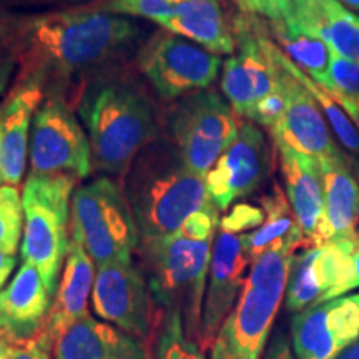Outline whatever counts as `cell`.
<instances>
[{"mask_svg": "<svg viewBox=\"0 0 359 359\" xmlns=\"http://www.w3.org/2000/svg\"><path fill=\"white\" fill-rule=\"evenodd\" d=\"M19 70L12 85L79 107L93 83L115 77L142 48V27L95 6L7 17Z\"/></svg>", "mask_w": 359, "mask_h": 359, "instance_id": "obj_1", "label": "cell"}, {"mask_svg": "<svg viewBox=\"0 0 359 359\" xmlns=\"http://www.w3.org/2000/svg\"><path fill=\"white\" fill-rule=\"evenodd\" d=\"M212 240L180 228L173 235L138 243L142 273L155 304L163 314H177L185 334L198 344Z\"/></svg>", "mask_w": 359, "mask_h": 359, "instance_id": "obj_4", "label": "cell"}, {"mask_svg": "<svg viewBox=\"0 0 359 359\" xmlns=\"http://www.w3.org/2000/svg\"><path fill=\"white\" fill-rule=\"evenodd\" d=\"M95 275V263L83 246L70 240L62 280L53 294L42 333L35 338L45 349L52 351L53 343L62 331L72 323L88 316V296L93 291Z\"/></svg>", "mask_w": 359, "mask_h": 359, "instance_id": "obj_19", "label": "cell"}, {"mask_svg": "<svg viewBox=\"0 0 359 359\" xmlns=\"http://www.w3.org/2000/svg\"><path fill=\"white\" fill-rule=\"evenodd\" d=\"M148 344L120 327L85 316L53 343V359H148Z\"/></svg>", "mask_w": 359, "mask_h": 359, "instance_id": "obj_21", "label": "cell"}, {"mask_svg": "<svg viewBox=\"0 0 359 359\" xmlns=\"http://www.w3.org/2000/svg\"><path fill=\"white\" fill-rule=\"evenodd\" d=\"M302 240H286L251 263L240 298L224 320L210 359H262L273 323L286 293L291 259Z\"/></svg>", "mask_w": 359, "mask_h": 359, "instance_id": "obj_5", "label": "cell"}, {"mask_svg": "<svg viewBox=\"0 0 359 359\" xmlns=\"http://www.w3.org/2000/svg\"><path fill=\"white\" fill-rule=\"evenodd\" d=\"M353 290H356L359 288V238L353 251Z\"/></svg>", "mask_w": 359, "mask_h": 359, "instance_id": "obj_42", "label": "cell"}, {"mask_svg": "<svg viewBox=\"0 0 359 359\" xmlns=\"http://www.w3.org/2000/svg\"><path fill=\"white\" fill-rule=\"evenodd\" d=\"M155 359H206L198 343L185 334L182 320L177 314H163L158 327Z\"/></svg>", "mask_w": 359, "mask_h": 359, "instance_id": "obj_30", "label": "cell"}, {"mask_svg": "<svg viewBox=\"0 0 359 359\" xmlns=\"http://www.w3.org/2000/svg\"><path fill=\"white\" fill-rule=\"evenodd\" d=\"M125 195L140 241L177 233L191 215L217 208L205 177L191 172L167 138H155L138 154L125 177Z\"/></svg>", "mask_w": 359, "mask_h": 359, "instance_id": "obj_2", "label": "cell"}, {"mask_svg": "<svg viewBox=\"0 0 359 359\" xmlns=\"http://www.w3.org/2000/svg\"><path fill=\"white\" fill-rule=\"evenodd\" d=\"M318 250L320 246L303 248L299 253H294L291 259L285 293L286 309L291 313H299L313 304L321 303L323 290L316 273Z\"/></svg>", "mask_w": 359, "mask_h": 359, "instance_id": "obj_28", "label": "cell"}, {"mask_svg": "<svg viewBox=\"0 0 359 359\" xmlns=\"http://www.w3.org/2000/svg\"><path fill=\"white\" fill-rule=\"evenodd\" d=\"M269 32L280 43L283 53L299 70L304 72L316 83H320L323 88L331 87L330 47L325 40L303 29L293 19L269 22Z\"/></svg>", "mask_w": 359, "mask_h": 359, "instance_id": "obj_25", "label": "cell"}, {"mask_svg": "<svg viewBox=\"0 0 359 359\" xmlns=\"http://www.w3.org/2000/svg\"><path fill=\"white\" fill-rule=\"evenodd\" d=\"M95 7L115 15L142 17L161 27L173 13L175 4L168 0H102Z\"/></svg>", "mask_w": 359, "mask_h": 359, "instance_id": "obj_32", "label": "cell"}, {"mask_svg": "<svg viewBox=\"0 0 359 359\" xmlns=\"http://www.w3.org/2000/svg\"><path fill=\"white\" fill-rule=\"evenodd\" d=\"M275 55L281 67V82L286 92L285 114L275 127L269 128L275 145L293 148L294 151L316 160L343 154L333 142L326 118L318 109L316 100L288 70L285 64V53L278 48V45Z\"/></svg>", "mask_w": 359, "mask_h": 359, "instance_id": "obj_16", "label": "cell"}, {"mask_svg": "<svg viewBox=\"0 0 359 359\" xmlns=\"http://www.w3.org/2000/svg\"><path fill=\"white\" fill-rule=\"evenodd\" d=\"M102 0H0V6L8 8H24V11H64V8H77L97 6Z\"/></svg>", "mask_w": 359, "mask_h": 359, "instance_id": "obj_37", "label": "cell"}, {"mask_svg": "<svg viewBox=\"0 0 359 359\" xmlns=\"http://www.w3.org/2000/svg\"><path fill=\"white\" fill-rule=\"evenodd\" d=\"M356 170H358V175H359V163L356 165Z\"/></svg>", "mask_w": 359, "mask_h": 359, "instance_id": "obj_49", "label": "cell"}, {"mask_svg": "<svg viewBox=\"0 0 359 359\" xmlns=\"http://www.w3.org/2000/svg\"><path fill=\"white\" fill-rule=\"evenodd\" d=\"M70 240L82 245L97 268L132 263L140 233L123 187L100 177L77 188L70 203Z\"/></svg>", "mask_w": 359, "mask_h": 359, "instance_id": "obj_7", "label": "cell"}, {"mask_svg": "<svg viewBox=\"0 0 359 359\" xmlns=\"http://www.w3.org/2000/svg\"><path fill=\"white\" fill-rule=\"evenodd\" d=\"M4 183V175H2V161H0V187H2Z\"/></svg>", "mask_w": 359, "mask_h": 359, "instance_id": "obj_46", "label": "cell"}, {"mask_svg": "<svg viewBox=\"0 0 359 359\" xmlns=\"http://www.w3.org/2000/svg\"><path fill=\"white\" fill-rule=\"evenodd\" d=\"M358 238L327 241L318 250L316 273L323 290L321 303L341 298L348 291H353V251Z\"/></svg>", "mask_w": 359, "mask_h": 359, "instance_id": "obj_27", "label": "cell"}, {"mask_svg": "<svg viewBox=\"0 0 359 359\" xmlns=\"http://www.w3.org/2000/svg\"><path fill=\"white\" fill-rule=\"evenodd\" d=\"M77 177L72 173L35 175L27 178L24 203L22 259L39 269L50 296L55 294L58 275L70 245V203Z\"/></svg>", "mask_w": 359, "mask_h": 359, "instance_id": "obj_6", "label": "cell"}, {"mask_svg": "<svg viewBox=\"0 0 359 359\" xmlns=\"http://www.w3.org/2000/svg\"><path fill=\"white\" fill-rule=\"evenodd\" d=\"M168 2H172V4H178V2H183V0H168Z\"/></svg>", "mask_w": 359, "mask_h": 359, "instance_id": "obj_47", "label": "cell"}, {"mask_svg": "<svg viewBox=\"0 0 359 359\" xmlns=\"http://www.w3.org/2000/svg\"><path fill=\"white\" fill-rule=\"evenodd\" d=\"M11 359H50V351L45 349L37 339L13 344Z\"/></svg>", "mask_w": 359, "mask_h": 359, "instance_id": "obj_38", "label": "cell"}, {"mask_svg": "<svg viewBox=\"0 0 359 359\" xmlns=\"http://www.w3.org/2000/svg\"><path fill=\"white\" fill-rule=\"evenodd\" d=\"M290 19L359 64V15L339 0H294Z\"/></svg>", "mask_w": 359, "mask_h": 359, "instance_id": "obj_22", "label": "cell"}, {"mask_svg": "<svg viewBox=\"0 0 359 359\" xmlns=\"http://www.w3.org/2000/svg\"><path fill=\"white\" fill-rule=\"evenodd\" d=\"M93 309L102 320L150 344L163 320L145 276L133 263L97 268L92 291Z\"/></svg>", "mask_w": 359, "mask_h": 359, "instance_id": "obj_12", "label": "cell"}, {"mask_svg": "<svg viewBox=\"0 0 359 359\" xmlns=\"http://www.w3.org/2000/svg\"><path fill=\"white\" fill-rule=\"evenodd\" d=\"M263 359H294L293 348H291L288 338L285 334H276L268 344L266 353Z\"/></svg>", "mask_w": 359, "mask_h": 359, "instance_id": "obj_39", "label": "cell"}, {"mask_svg": "<svg viewBox=\"0 0 359 359\" xmlns=\"http://www.w3.org/2000/svg\"><path fill=\"white\" fill-rule=\"evenodd\" d=\"M30 173H72L87 178L92 173V148L74 109L57 98H45L30 133Z\"/></svg>", "mask_w": 359, "mask_h": 359, "instance_id": "obj_11", "label": "cell"}, {"mask_svg": "<svg viewBox=\"0 0 359 359\" xmlns=\"http://www.w3.org/2000/svg\"><path fill=\"white\" fill-rule=\"evenodd\" d=\"M276 148L280 151V167L285 180L286 196L303 233V248L326 245L331 241V231L326 222L320 163L313 156L299 154L293 148L285 145H276Z\"/></svg>", "mask_w": 359, "mask_h": 359, "instance_id": "obj_17", "label": "cell"}, {"mask_svg": "<svg viewBox=\"0 0 359 359\" xmlns=\"http://www.w3.org/2000/svg\"><path fill=\"white\" fill-rule=\"evenodd\" d=\"M273 168V154L262 128L241 122L235 142L206 173V190L218 212L258 190Z\"/></svg>", "mask_w": 359, "mask_h": 359, "instance_id": "obj_13", "label": "cell"}, {"mask_svg": "<svg viewBox=\"0 0 359 359\" xmlns=\"http://www.w3.org/2000/svg\"><path fill=\"white\" fill-rule=\"evenodd\" d=\"M13 351V343L0 336V359H11Z\"/></svg>", "mask_w": 359, "mask_h": 359, "instance_id": "obj_43", "label": "cell"}, {"mask_svg": "<svg viewBox=\"0 0 359 359\" xmlns=\"http://www.w3.org/2000/svg\"><path fill=\"white\" fill-rule=\"evenodd\" d=\"M264 222V210L258 208L255 205L248 203H238L219 218V230L233 233V235H240L253 228H259Z\"/></svg>", "mask_w": 359, "mask_h": 359, "instance_id": "obj_35", "label": "cell"}, {"mask_svg": "<svg viewBox=\"0 0 359 359\" xmlns=\"http://www.w3.org/2000/svg\"><path fill=\"white\" fill-rule=\"evenodd\" d=\"M168 137L191 172L206 177L235 142L240 122L215 90H200L175 103L167 116Z\"/></svg>", "mask_w": 359, "mask_h": 359, "instance_id": "obj_8", "label": "cell"}, {"mask_svg": "<svg viewBox=\"0 0 359 359\" xmlns=\"http://www.w3.org/2000/svg\"><path fill=\"white\" fill-rule=\"evenodd\" d=\"M24 235V203L19 188L0 187V250L15 255Z\"/></svg>", "mask_w": 359, "mask_h": 359, "instance_id": "obj_31", "label": "cell"}, {"mask_svg": "<svg viewBox=\"0 0 359 359\" xmlns=\"http://www.w3.org/2000/svg\"><path fill=\"white\" fill-rule=\"evenodd\" d=\"M285 64L288 67L291 74L298 79V82L303 85L304 88L311 93V97L318 102V105L321 107L325 111L326 122L331 125L333 132L344 150L348 151L353 161H358L359 158V132L354 127L351 118L346 115V111L341 110V107L334 102V98L327 93L326 88H323L320 83L314 82L313 79H309L304 72H302L296 67L288 57L285 55Z\"/></svg>", "mask_w": 359, "mask_h": 359, "instance_id": "obj_29", "label": "cell"}, {"mask_svg": "<svg viewBox=\"0 0 359 359\" xmlns=\"http://www.w3.org/2000/svg\"><path fill=\"white\" fill-rule=\"evenodd\" d=\"M19 70V53L7 17L0 19V97L6 95Z\"/></svg>", "mask_w": 359, "mask_h": 359, "instance_id": "obj_34", "label": "cell"}, {"mask_svg": "<svg viewBox=\"0 0 359 359\" xmlns=\"http://www.w3.org/2000/svg\"><path fill=\"white\" fill-rule=\"evenodd\" d=\"M52 296L34 264L24 262L7 288L0 290V334L13 344L42 333Z\"/></svg>", "mask_w": 359, "mask_h": 359, "instance_id": "obj_18", "label": "cell"}, {"mask_svg": "<svg viewBox=\"0 0 359 359\" xmlns=\"http://www.w3.org/2000/svg\"><path fill=\"white\" fill-rule=\"evenodd\" d=\"M0 336H2V334H0Z\"/></svg>", "mask_w": 359, "mask_h": 359, "instance_id": "obj_51", "label": "cell"}, {"mask_svg": "<svg viewBox=\"0 0 359 359\" xmlns=\"http://www.w3.org/2000/svg\"><path fill=\"white\" fill-rule=\"evenodd\" d=\"M251 264L243 238L219 230L215 238L212 262L208 269L203 313H201L200 348H212L224 320L240 298L245 286V271Z\"/></svg>", "mask_w": 359, "mask_h": 359, "instance_id": "obj_15", "label": "cell"}, {"mask_svg": "<svg viewBox=\"0 0 359 359\" xmlns=\"http://www.w3.org/2000/svg\"><path fill=\"white\" fill-rule=\"evenodd\" d=\"M339 2L344 4L348 8H351V11L359 12V0H339Z\"/></svg>", "mask_w": 359, "mask_h": 359, "instance_id": "obj_45", "label": "cell"}, {"mask_svg": "<svg viewBox=\"0 0 359 359\" xmlns=\"http://www.w3.org/2000/svg\"><path fill=\"white\" fill-rule=\"evenodd\" d=\"M356 296H358V299H359V294H356Z\"/></svg>", "mask_w": 359, "mask_h": 359, "instance_id": "obj_50", "label": "cell"}, {"mask_svg": "<svg viewBox=\"0 0 359 359\" xmlns=\"http://www.w3.org/2000/svg\"><path fill=\"white\" fill-rule=\"evenodd\" d=\"M161 29L182 35L215 55L235 50L236 40L224 19L219 0H183L175 4L173 13Z\"/></svg>", "mask_w": 359, "mask_h": 359, "instance_id": "obj_24", "label": "cell"}, {"mask_svg": "<svg viewBox=\"0 0 359 359\" xmlns=\"http://www.w3.org/2000/svg\"><path fill=\"white\" fill-rule=\"evenodd\" d=\"M325 191L326 222L331 241L356 240L359 185L353 173V160L344 154L318 160Z\"/></svg>", "mask_w": 359, "mask_h": 359, "instance_id": "obj_23", "label": "cell"}, {"mask_svg": "<svg viewBox=\"0 0 359 359\" xmlns=\"http://www.w3.org/2000/svg\"><path fill=\"white\" fill-rule=\"evenodd\" d=\"M77 110L88 132L92 165L110 177H127L138 154L158 138L151 103L118 75L93 83Z\"/></svg>", "mask_w": 359, "mask_h": 359, "instance_id": "obj_3", "label": "cell"}, {"mask_svg": "<svg viewBox=\"0 0 359 359\" xmlns=\"http://www.w3.org/2000/svg\"><path fill=\"white\" fill-rule=\"evenodd\" d=\"M356 215H358V224H359V201H358V213Z\"/></svg>", "mask_w": 359, "mask_h": 359, "instance_id": "obj_48", "label": "cell"}, {"mask_svg": "<svg viewBox=\"0 0 359 359\" xmlns=\"http://www.w3.org/2000/svg\"><path fill=\"white\" fill-rule=\"evenodd\" d=\"M238 53L224 60L222 92L236 115L246 116L278 87V64L271 39L250 13L235 20Z\"/></svg>", "mask_w": 359, "mask_h": 359, "instance_id": "obj_10", "label": "cell"}, {"mask_svg": "<svg viewBox=\"0 0 359 359\" xmlns=\"http://www.w3.org/2000/svg\"><path fill=\"white\" fill-rule=\"evenodd\" d=\"M238 6L250 15L264 17L268 22H281L291 17L294 0H238Z\"/></svg>", "mask_w": 359, "mask_h": 359, "instance_id": "obj_36", "label": "cell"}, {"mask_svg": "<svg viewBox=\"0 0 359 359\" xmlns=\"http://www.w3.org/2000/svg\"><path fill=\"white\" fill-rule=\"evenodd\" d=\"M359 341L356 294L313 304L291 320L294 359H338Z\"/></svg>", "mask_w": 359, "mask_h": 359, "instance_id": "obj_14", "label": "cell"}, {"mask_svg": "<svg viewBox=\"0 0 359 359\" xmlns=\"http://www.w3.org/2000/svg\"><path fill=\"white\" fill-rule=\"evenodd\" d=\"M45 100L35 85H12L0 102V161L4 185L17 187L24 177L30 133L39 107Z\"/></svg>", "mask_w": 359, "mask_h": 359, "instance_id": "obj_20", "label": "cell"}, {"mask_svg": "<svg viewBox=\"0 0 359 359\" xmlns=\"http://www.w3.org/2000/svg\"><path fill=\"white\" fill-rule=\"evenodd\" d=\"M330 82L331 90L359 97V64L330 48ZM327 88V90H330Z\"/></svg>", "mask_w": 359, "mask_h": 359, "instance_id": "obj_33", "label": "cell"}, {"mask_svg": "<svg viewBox=\"0 0 359 359\" xmlns=\"http://www.w3.org/2000/svg\"><path fill=\"white\" fill-rule=\"evenodd\" d=\"M338 359H359V341L356 344H353L351 348H348Z\"/></svg>", "mask_w": 359, "mask_h": 359, "instance_id": "obj_44", "label": "cell"}, {"mask_svg": "<svg viewBox=\"0 0 359 359\" xmlns=\"http://www.w3.org/2000/svg\"><path fill=\"white\" fill-rule=\"evenodd\" d=\"M137 65L160 97L175 100L208 88L218 77L222 58L163 29L142 45Z\"/></svg>", "mask_w": 359, "mask_h": 359, "instance_id": "obj_9", "label": "cell"}, {"mask_svg": "<svg viewBox=\"0 0 359 359\" xmlns=\"http://www.w3.org/2000/svg\"><path fill=\"white\" fill-rule=\"evenodd\" d=\"M17 258L15 255H8L6 251L0 250V290L4 288L8 278H11L12 271L15 269Z\"/></svg>", "mask_w": 359, "mask_h": 359, "instance_id": "obj_41", "label": "cell"}, {"mask_svg": "<svg viewBox=\"0 0 359 359\" xmlns=\"http://www.w3.org/2000/svg\"><path fill=\"white\" fill-rule=\"evenodd\" d=\"M327 90V88H326ZM331 97L334 98V102L338 103L339 107H343L346 115H349L351 122L358 127L359 132V97H353V95H346V93L336 92V90H327Z\"/></svg>", "mask_w": 359, "mask_h": 359, "instance_id": "obj_40", "label": "cell"}, {"mask_svg": "<svg viewBox=\"0 0 359 359\" xmlns=\"http://www.w3.org/2000/svg\"><path fill=\"white\" fill-rule=\"evenodd\" d=\"M262 208L264 210V222L257 230L245 233L243 245L251 263L257 259L259 255L271 248L281 241L286 240H302L303 233L299 230L298 222L291 208L288 196L281 190V187L275 183L271 191L262 198ZM304 246V241H303Z\"/></svg>", "mask_w": 359, "mask_h": 359, "instance_id": "obj_26", "label": "cell"}]
</instances>
